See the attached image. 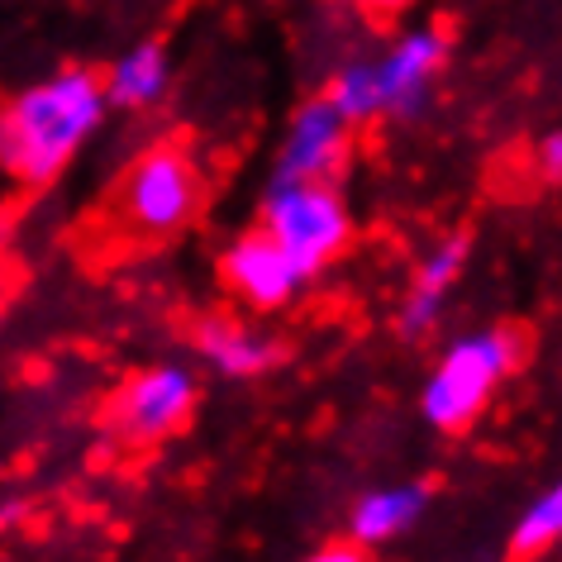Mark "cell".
<instances>
[{
	"instance_id": "7",
	"label": "cell",
	"mask_w": 562,
	"mask_h": 562,
	"mask_svg": "<svg viewBox=\"0 0 562 562\" xmlns=\"http://www.w3.org/2000/svg\"><path fill=\"white\" fill-rule=\"evenodd\" d=\"M220 277L252 311H281V305L296 301V291L305 286L301 267L281 252L262 229L238 234L229 248L220 252Z\"/></svg>"
},
{
	"instance_id": "1",
	"label": "cell",
	"mask_w": 562,
	"mask_h": 562,
	"mask_svg": "<svg viewBox=\"0 0 562 562\" xmlns=\"http://www.w3.org/2000/svg\"><path fill=\"white\" fill-rule=\"evenodd\" d=\"M101 77L87 67L38 81L0 105V172L20 187H48L105 120Z\"/></svg>"
},
{
	"instance_id": "5",
	"label": "cell",
	"mask_w": 562,
	"mask_h": 562,
	"mask_svg": "<svg viewBox=\"0 0 562 562\" xmlns=\"http://www.w3.org/2000/svg\"><path fill=\"white\" fill-rule=\"evenodd\" d=\"M195 411V376L177 362H158V368L134 372L130 382H120V391H110L101 425L110 439L130 443V448H153L187 425Z\"/></svg>"
},
{
	"instance_id": "17",
	"label": "cell",
	"mask_w": 562,
	"mask_h": 562,
	"mask_svg": "<svg viewBox=\"0 0 562 562\" xmlns=\"http://www.w3.org/2000/svg\"><path fill=\"white\" fill-rule=\"evenodd\" d=\"M362 5L372 10V15H382V20H391V15H401L405 5H411V0H362Z\"/></svg>"
},
{
	"instance_id": "12",
	"label": "cell",
	"mask_w": 562,
	"mask_h": 562,
	"mask_svg": "<svg viewBox=\"0 0 562 562\" xmlns=\"http://www.w3.org/2000/svg\"><path fill=\"white\" fill-rule=\"evenodd\" d=\"M167 53L162 44H138L130 48L124 58H115V67L101 77V91H105V105H120V110H148L162 101L167 91Z\"/></svg>"
},
{
	"instance_id": "3",
	"label": "cell",
	"mask_w": 562,
	"mask_h": 562,
	"mask_svg": "<svg viewBox=\"0 0 562 562\" xmlns=\"http://www.w3.org/2000/svg\"><path fill=\"white\" fill-rule=\"evenodd\" d=\"M262 234L301 267V277H315L348 248L353 215L334 181H272L262 201Z\"/></svg>"
},
{
	"instance_id": "11",
	"label": "cell",
	"mask_w": 562,
	"mask_h": 562,
	"mask_svg": "<svg viewBox=\"0 0 562 562\" xmlns=\"http://www.w3.org/2000/svg\"><path fill=\"white\" fill-rule=\"evenodd\" d=\"M425 505H429V491L415 486V482L376 486L368 496H358L353 515H348V533H353V543H362V548L391 543V539H401L405 529H415V519L425 515Z\"/></svg>"
},
{
	"instance_id": "15",
	"label": "cell",
	"mask_w": 562,
	"mask_h": 562,
	"mask_svg": "<svg viewBox=\"0 0 562 562\" xmlns=\"http://www.w3.org/2000/svg\"><path fill=\"white\" fill-rule=\"evenodd\" d=\"M539 167H543V181L553 187V181L562 177V134H543V144H539Z\"/></svg>"
},
{
	"instance_id": "9",
	"label": "cell",
	"mask_w": 562,
	"mask_h": 562,
	"mask_svg": "<svg viewBox=\"0 0 562 562\" xmlns=\"http://www.w3.org/2000/svg\"><path fill=\"white\" fill-rule=\"evenodd\" d=\"M468 252H472L468 234H448V238H439V244L425 252V258H419L415 281H411V291H405L401 315H396V325H401L405 339H419V334H429L434 325H439L448 291L458 286L462 267H468Z\"/></svg>"
},
{
	"instance_id": "16",
	"label": "cell",
	"mask_w": 562,
	"mask_h": 562,
	"mask_svg": "<svg viewBox=\"0 0 562 562\" xmlns=\"http://www.w3.org/2000/svg\"><path fill=\"white\" fill-rule=\"evenodd\" d=\"M305 562H368V553H362V543H325V548H315Z\"/></svg>"
},
{
	"instance_id": "2",
	"label": "cell",
	"mask_w": 562,
	"mask_h": 562,
	"mask_svg": "<svg viewBox=\"0 0 562 562\" xmlns=\"http://www.w3.org/2000/svg\"><path fill=\"white\" fill-rule=\"evenodd\" d=\"M525 362V334L510 325H486L453 339L443 358L434 362L425 391H419V415L439 434H462L486 415L491 396L510 382Z\"/></svg>"
},
{
	"instance_id": "19",
	"label": "cell",
	"mask_w": 562,
	"mask_h": 562,
	"mask_svg": "<svg viewBox=\"0 0 562 562\" xmlns=\"http://www.w3.org/2000/svg\"><path fill=\"white\" fill-rule=\"evenodd\" d=\"M5 244H10V215L0 210V248H5Z\"/></svg>"
},
{
	"instance_id": "13",
	"label": "cell",
	"mask_w": 562,
	"mask_h": 562,
	"mask_svg": "<svg viewBox=\"0 0 562 562\" xmlns=\"http://www.w3.org/2000/svg\"><path fill=\"white\" fill-rule=\"evenodd\" d=\"M558 533H562V491L548 486L519 510L515 529H510V553L515 558H539L558 543Z\"/></svg>"
},
{
	"instance_id": "18",
	"label": "cell",
	"mask_w": 562,
	"mask_h": 562,
	"mask_svg": "<svg viewBox=\"0 0 562 562\" xmlns=\"http://www.w3.org/2000/svg\"><path fill=\"white\" fill-rule=\"evenodd\" d=\"M24 510H30V505H24V501H10V505H0V525H20V519H24Z\"/></svg>"
},
{
	"instance_id": "4",
	"label": "cell",
	"mask_w": 562,
	"mask_h": 562,
	"mask_svg": "<svg viewBox=\"0 0 562 562\" xmlns=\"http://www.w3.org/2000/svg\"><path fill=\"white\" fill-rule=\"evenodd\" d=\"M205 201L201 167L181 144H153L130 172H124L115 191V210L124 229L144 238H167L181 234L195 220V210Z\"/></svg>"
},
{
	"instance_id": "8",
	"label": "cell",
	"mask_w": 562,
	"mask_h": 562,
	"mask_svg": "<svg viewBox=\"0 0 562 562\" xmlns=\"http://www.w3.org/2000/svg\"><path fill=\"white\" fill-rule=\"evenodd\" d=\"M443 58H448L443 30H415V34L396 38V48H391L382 63H372L382 115H415L419 101L429 95V81L439 77Z\"/></svg>"
},
{
	"instance_id": "14",
	"label": "cell",
	"mask_w": 562,
	"mask_h": 562,
	"mask_svg": "<svg viewBox=\"0 0 562 562\" xmlns=\"http://www.w3.org/2000/svg\"><path fill=\"white\" fill-rule=\"evenodd\" d=\"M325 101L339 110V115L353 124H368L382 115V95H376V72H372V63H348L334 72L329 81V91H325Z\"/></svg>"
},
{
	"instance_id": "6",
	"label": "cell",
	"mask_w": 562,
	"mask_h": 562,
	"mask_svg": "<svg viewBox=\"0 0 562 562\" xmlns=\"http://www.w3.org/2000/svg\"><path fill=\"white\" fill-rule=\"evenodd\" d=\"M353 153V124L325 95L301 105L277 153V181H334Z\"/></svg>"
},
{
	"instance_id": "10",
	"label": "cell",
	"mask_w": 562,
	"mask_h": 562,
	"mask_svg": "<svg viewBox=\"0 0 562 562\" xmlns=\"http://www.w3.org/2000/svg\"><path fill=\"white\" fill-rule=\"evenodd\" d=\"M195 353H201L205 368H215L220 376L248 382V376H262L272 368L281 358V348H277L272 334L252 329L248 319H238V315H205L201 325H195Z\"/></svg>"
}]
</instances>
